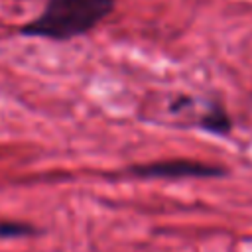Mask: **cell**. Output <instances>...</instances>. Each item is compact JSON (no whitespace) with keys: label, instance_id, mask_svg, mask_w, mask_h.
Wrapping results in <instances>:
<instances>
[{"label":"cell","instance_id":"1","mask_svg":"<svg viewBox=\"0 0 252 252\" xmlns=\"http://www.w3.org/2000/svg\"><path fill=\"white\" fill-rule=\"evenodd\" d=\"M116 8V0H47L43 10L18 28L24 37L69 41L93 32Z\"/></svg>","mask_w":252,"mask_h":252},{"label":"cell","instance_id":"2","mask_svg":"<svg viewBox=\"0 0 252 252\" xmlns=\"http://www.w3.org/2000/svg\"><path fill=\"white\" fill-rule=\"evenodd\" d=\"M128 171L140 179H211L226 175V169L217 163H207L199 159L175 158V159H158L150 163L130 165Z\"/></svg>","mask_w":252,"mask_h":252},{"label":"cell","instance_id":"3","mask_svg":"<svg viewBox=\"0 0 252 252\" xmlns=\"http://www.w3.org/2000/svg\"><path fill=\"white\" fill-rule=\"evenodd\" d=\"M197 128L215 136H228L232 132V118L220 104H211L197 118Z\"/></svg>","mask_w":252,"mask_h":252},{"label":"cell","instance_id":"4","mask_svg":"<svg viewBox=\"0 0 252 252\" xmlns=\"http://www.w3.org/2000/svg\"><path fill=\"white\" fill-rule=\"evenodd\" d=\"M37 228L22 220H0V238H18L35 234Z\"/></svg>","mask_w":252,"mask_h":252}]
</instances>
